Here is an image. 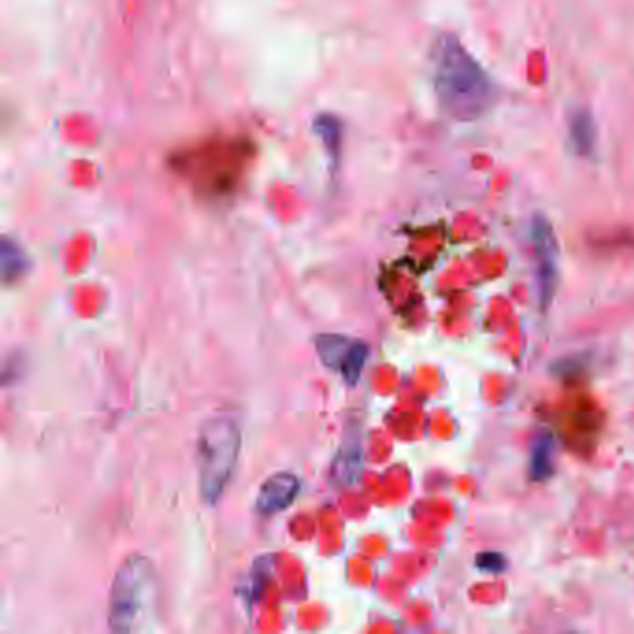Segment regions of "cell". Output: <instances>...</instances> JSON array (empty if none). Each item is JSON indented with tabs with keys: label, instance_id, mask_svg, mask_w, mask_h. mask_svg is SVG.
<instances>
[{
	"label": "cell",
	"instance_id": "6da1fadb",
	"mask_svg": "<svg viewBox=\"0 0 634 634\" xmlns=\"http://www.w3.org/2000/svg\"><path fill=\"white\" fill-rule=\"evenodd\" d=\"M436 88L452 118L469 121L482 116L495 101V88L462 43L445 36L437 45Z\"/></svg>",
	"mask_w": 634,
	"mask_h": 634
},
{
	"label": "cell",
	"instance_id": "7a4b0ae2",
	"mask_svg": "<svg viewBox=\"0 0 634 634\" xmlns=\"http://www.w3.org/2000/svg\"><path fill=\"white\" fill-rule=\"evenodd\" d=\"M157 607V573L146 556H129L110 588L108 627L112 633H138L149 629Z\"/></svg>",
	"mask_w": 634,
	"mask_h": 634
},
{
	"label": "cell",
	"instance_id": "3957f363",
	"mask_svg": "<svg viewBox=\"0 0 634 634\" xmlns=\"http://www.w3.org/2000/svg\"><path fill=\"white\" fill-rule=\"evenodd\" d=\"M240 452V426L229 415L207 419L198 437L199 491L207 504H216L229 486Z\"/></svg>",
	"mask_w": 634,
	"mask_h": 634
},
{
	"label": "cell",
	"instance_id": "277c9868",
	"mask_svg": "<svg viewBox=\"0 0 634 634\" xmlns=\"http://www.w3.org/2000/svg\"><path fill=\"white\" fill-rule=\"evenodd\" d=\"M315 348L326 369L337 370L346 384L359 382L369 359V344L339 333H326L315 339Z\"/></svg>",
	"mask_w": 634,
	"mask_h": 634
},
{
	"label": "cell",
	"instance_id": "5b68a950",
	"mask_svg": "<svg viewBox=\"0 0 634 634\" xmlns=\"http://www.w3.org/2000/svg\"><path fill=\"white\" fill-rule=\"evenodd\" d=\"M532 242L536 253L538 266V292H540V307L547 311L553 302L558 283V244L551 224L538 216L532 222Z\"/></svg>",
	"mask_w": 634,
	"mask_h": 634
},
{
	"label": "cell",
	"instance_id": "8992f818",
	"mask_svg": "<svg viewBox=\"0 0 634 634\" xmlns=\"http://www.w3.org/2000/svg\"><path fill=\"white\" fill-rule=\"evenodd\" d=\"M300 491V480L292 473H276L268 476L259 489L255 510L263 516H274L291 506Z\"/></svg>",
	"mask_w": 634,
	"mask_h": 634
},
{
	"label": "cell",
	"instance_id": "52a82bcc",
	"mask_svg": "<svg viewBox=\"0 0 634 634\" xmlns=\"http://www.w3.org/2000/svg\"><path fill=\"white\" fill-rule=\"evenodd\" d=\"M556 439L549 432H545L536 439L530 458V476L532 480L540 482L547 480L555 473Z\"/></svg>",
	"mask_w": 634,
	"mask_h": 634
},
{
	"label": "cell",
	"instance_id": "ba28073f",
	"mask_svg": "<svg viewBox=\"0 0 634 634\" xmlns=\"http://www.w3.org/2000/svg\"><path fill=\"white\" fill-rule=\"evenodd\" d=\"M361 462V450H359V439H344L341 450L337 452V458L333 462V478L339 484H352L356 480Z\"/></svg>",
	"mask_w": 634,
	"mask_h": 634
},
{
	"label": "cell",
	"instance_id": "9c48e42d",
	"mask_svg": "<svg viewBox=\"0 0 634 634\" xmlns=\"http://www.w3.org/2000/svg\"><path fill=\"white\" fill-rule=\"evenodd\" d=\"M569 134L571 142L579 155H590L595 146L594 119L586 110H575L573 118L569 121Z\"/></svg>",
	"mask_w": 634,
	"mask_h": 634
},
{
	"label": "cell",
	"instance_id": "30bf717a",
	"mask_svg": "<svg viewBox=\"0 0 634 634\" xmlns=\"http://www.w3.org/2000/svg\"><path fill=\"white\" fill-rule=\"evenodd\" d=\"M0 257H2V278L4 281L23 278L27 274L28 266H30L27 253L21 250V246L15 244L12 238L4 237L2 240Z\"/></svg>",
	"mask_w": 634,
	"mask_h": 634
},
{
	"label": "cell",
	"instance_id": "8fae6325",
	"mask_svg": "<svg viewBox=\"0 0 634 634\" xmlns=\"http://www.w3.org/2000/svg\"><path fill=\"white\" fill-rule=\"evenodd\" d=\"M478 568L489 573H501L506 569V558L501 553H484L478 556Z\"/></svg>",
	"mask_w": 634,
	"mask_h": 634
}]
</instances>
